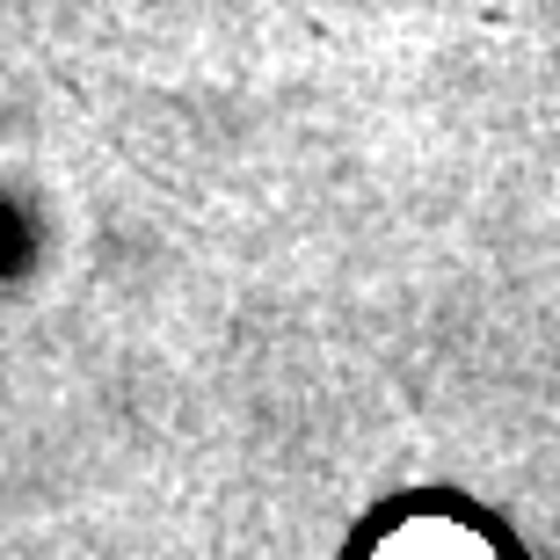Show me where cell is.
<instances>
[{
  "instance_id": "cell-1",
  "label": "cell",
  "mask_w": 560,
  "mask_h": 560,
  "mask_svg": "<svg viewBox=\"0 0 560 560\" xmlns=\"http://www.w3.org/2000/svg\"><path fill=\"white\" fill-rule=\"evenodd\" d=\"M364 560H502L488 532H474L466 517H444V510H422V517H400L372 539Z\"/></svg>"
}]
</instances>
